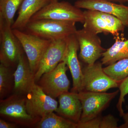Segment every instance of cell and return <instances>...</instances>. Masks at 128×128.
<instances>
[{"label": "cell", "instance_id": "cell-1", "mask_svg": "<svg viewBox=\"0 0 128 128\" xmlns=\"http://www.w3.org/2000/svg\"><path fill=\"white\" fill-rule=\"evenodd\" d=\"M76 22L72 21L43 19L31 20L24 30L28 33L48 40L65 39L74 34Z\"/></svg>", "mask_w": 128, "mask_h": 128}, {"label": "cell", "instance_id": "cell-2", "mask_svg": "<svg viewBox=\"0 0 128 128\" xmlns=\"http://www.w3.org/2000/svg\"><path fill=\"white\" fill-rule=\"evenodd\" d=\"M0 116L5 120L27 128H35L40 120L28 112L25 96L15 94L0 100Z\"/></svg>", "mask_w": 128, "mask_h": 128}, {"label": "cell", "instance_id": "cell-3", "mask_svg": "<svg viewBox=\"0 0 128 128\" xmlns=\"http://www.w3.org/2000/svg\"><path fill=\"white\" fill-rule=\"evenodd\" d=\"M43 19L72 21L82 24L84 22V12L70 2H59L58 0H52L34 14L30 21Z\"/></svg>", "mask_w": 128, "mask_h": 128}, {"label": "cell", "instance_id": "cell-4", "mask_svg": "<svg viewBox=\"0 0 128 128\" xmlns=\"http://www.w3.org/2000/svg\"><path fill=\"white\" fill-rule=\"evenodd\" d=\"M84 14L83 28L96 34L103 33L118 36L125 28L120 20L111 14L92 10L85 11Z\"/></svg>", "mask_w": 128, "mask_h": 128}, {"label": "cell", "instance_id": "cell-5", "mask_svg": "<svg viewBox=\"0 0 128 128\" xmlns=\"http://www.w3.org/2000/svg\"><path fill=\"white\" fill-rule=\"evenodd\" d=\"M119 92L118 90L110 93L86 91L78 92L82 107L80 122L88 121L101 115Z\"/></svg>", "mask_w": 128, "mask_h": 128}, {"label": "cell", "instance_id": "cell-6", "mask_svg": "<svg viewBox=\"0 0 128 128\" xmlns=\"http://www.w3.org/2000/svg\"><path fill=\"white\" fill-rule=\"evenodd\" d=\"M102 62L87 65L82 69V91L106 92L118 87L121 82L113 80L104 72Z\"/></svg>", "mask_w": 128, "mask_h": 128}, {"label": "cell", "instance_id": "cell-7", "mask_svg": "<svg viewBox=\"0 0 128 128\" xmlns=\"http://www.w3.org/2000/svg\"><path fill=\"white\" fill-rule=\"evenodd\" d=\"M68 69L65 62H60L51 71L44 73L36 83L46 94L53 98L68 92L70 82L66 74Z\"/></svg>", "mask_w": 128, "mask_h": 128}, {"label": "cell", "instance_id": "cell-8", "mask_svg": "<svg viewBox=\"0 0 128 128\" xmlns=\"http://www.w3.org/2000/svg\"><path fill=\"white\" fill-rule=\"evenodd\" d=\"M12 32L20 43L31 70L35 75L41 58L52 41L41 38L22 30L12 29Z\"/></svg>", "mask_w": 128, "mask_h": 128}, {"label": "cell", "instance_id": "cell-9", "mask_svg": "<svg viewBox=\"0 0 128 128\" xmlns=\"http://www.w3.org/2000/svg\"><path fill=\"white\" fill-rule=\"evenodd\" d=\"M0 62L8 67H16L24 50L12 27L0 23Z\"/></svg>", "mask_w": 128, "mask_h": 128}, {"label": "cell", "instance_id": "cell-10", "mask_svg": "<svg viewBox=\"0 0 128 128\" xmlns=\"http://www.w3.org/2000/svg\"><path fill=\"white\" fill-rule=\"evenodd\" d=\"M25 96L28 112L38 119L56 112L58 108V102L55 98L46 94L36 83Z\"/></svg>", "mask_w": 128, "mask_h": 128}, {"label": "cell", "instance_id": "cell-11", "mask_svg": "<svg viewBox=\"0 0 128 128\" xmlns=\"http://www.w3.org/2000/svg\"><path fill=\"white\" fill-rule=\"evenodd\" d=\"M74 34L79 43L80 59L87 65L95 64L106 50L102 46L97 34L84 28L76 30Z\"/></svg>", "mask_w": 128, "mask_h": 128}, {"label": "cell", "instance_id": "cell-12", "mask_svg": "<svg viewBox=\"0 0 128 128\" xmlns=\"http://www.w3.org/2000/svg\"><path fill=\"white\" fill-rule=\"evenodd\" d=\"M80 48L78 40L74 34L66 39L65 52L62 61L65 62L71 73L73 80L72 92H79L82 91V69L78 59L77 52Z\"/></svg>", "mask_w": 128, "mask_h": 128}, {"label": "cell", "instance_id": "cell-13", "mask_svg": "<svg viewBox=\"0 0 128 128\" xmlns=\"http://www.w3.org/2000/svg\"><path fill=\"white\" fill-rule=\"evenodd\" d=\"M67 38L51 41L41 58L34 75L36 83L44 74L52 70L62 62L66 49Z\"/></svg>", "mask_w": 128, "mask_h": 128}, {"label": "cell", "instance_id": "cell-14", "mask_svg": "<svg viewBox=\"0 0 128 128\" xmlns=\"http://www.w3.org/2000/svg\"><path fill=\"white\" fill-rule=\"evenodd\" d=\"M74 6L80 9L96 10L111 14L128 27V6L116 4L110 0H78Z\"/></svg>", "mask_w": 128, "mask_h": 128}, {"label": "cell", "instance_id": "cell-15", "mask_svg": "<svg viewBox=\"0 0 128 128\" xmlns=\"http://www.w3.org/2000/svg\"><path fill=\"white\" fill-rule=\"evenodd\" d=\"M24 52L21 54L14 73V86L13 94L25 95L36 83L34 74L30 68Z\"/></svg>", "mask_w": 128, "mask_h": 128}, {"label": "cell", "instance_id": "cell-16", "mask_svg": "<svg viewBox=\"0 0 128 128\" xmlns=\"http://www.w3.org/2000/svg\"><path fill=\"white\" fill-rule=\"evenodd\" d=\"M59 106L55 112L60 116L77 124L80 120L82 105L78 92H65L58 97Z\"/></svg>", "mask_w": 128, "mask_h": 128}, {"label": "cell", "instance_id": "cell-17", "mask_svg": "<svg viewBox=\"0 0 128 128\" xmlns=\"http://www.w3.org/2000/svg\"><path fill=\"white\" fill-rule=\"evenodd\" d=\"M51 0H24L18 9L17 18L12 25V29L24 30L32 17Z\"/></svg>", "mask_w": 128, "mask_h": 128}, {"label": "cell", "instance_id": "cell-18", "mask_svg": "<svg viewBox=\"0 0 128 128\" xmlns=\"http://www.w3.org/2000/svg\"><path fill=\"white\" fill-rule=\"evenodd\" d=\"M102 64L107 66L128 58V39L122 40L116 38L114 44L102 53Z\"/></svg>", "mask_w": 128, "mask_h": 128}, {"label": "cell", "instance_id": "cell-19", "mask_svg": "<svg viewBox=\"0 0 128 128\" xmlns=\"http://www.w3.org/2000/svg\"><path fill=\"white\" fill-rule=\"evenodd\" d=\"M76 123L52 112L42 118L35 128H76Z\"/></svg>", "mask_w": 128, "mask_h": 128}, {"label": "cell", "instance_id": "cell-20", "mask_svg": "<svg viewBox=\"0 0 128 128\" xmlns=\"http://www.w3.org/2000/svg\"><path fill=\"white\" fill-rule=\"evenodd\" d=\"M24 0H0V23L11 26L16 12Z\"/></svg>", "mask_w": 128, "mask_h": 128}, {"label": "cell", "instance_id": "cell-21", "mask_svg": "<svg viewBox=\"0 0 128 128\" xmlns=\"http://www.w3.org/2000/svg\"><path fill=\"white\" fill-rule=\"evenodd\" d=\"M13 68L0 64V99L7 98L13 92L14 86Z\"/></svg>", "mask_w": 128, "mask_h": 128}, {"label": "cell", "instance_id": "cell-22", "mask_svg": "<svg viewBox=\"0 0 128 128\" xmlns=\"http://www.w3.org/2000/svg\"><path fill=\"white\" fill-rule=\"evenodd\" d=\"M108 76L113 80L121 82L128 76V58L118 60L103 68Z\"/></svg>", "mask_w": 128, "mask_h": 128}, {"label": "cell", "instance_id": "cell-23", "mask_svg": "<svg viewBox=\"0 0 128 128\" xmlns=\"http://www.w3.org/2000/svg\"><path fill=\"white\" fill-rule=\"evenodd\" d=\"M118 88L120 92V96L117 103L116 107L120 116L122 117L124 112L122 108L123 104L124 102L125 96L128 94V76L121 81Z\"/></svg>", "mask_w": 128, "mask_h": 128}, {"label": "cell", "instance_id": "cell-24", "mask_svg": "<svg viewBox=\"0 0 128 128\" xmlns=\"http://www.w3.org/2000/svg\"><path fill=\"white\" fill-rule=\"evenodd\" d=\"M118 119L111 114H108L101 118L100 128H118Z\"/></svg>", "mask_w": 128, "mask_h": 128}, {"label": "cell", "instance_id": "cell-25", "mask_svg": "<svg viewBox=\"0 0 128 128\" xmlns=\"http://www.w3.org/2000/svg\"><path fill=\"white\" fill-rule=\"evenodd\" d=\"M19 126L15 123L7 121L2 118L0 119V128H16Z\"/></svg>", "mask_w": 128, "mask_h": 128}, {"label": "cell", "instance_id": "cell-26", "mask_svg": "<svg viewBox=\"0 0 128 128\" xmlns=\"http://www.w3.org/2000/svg\"><path fill=\"white\" fill-rule=\"evenodd\" d=\"M124 120V123L118 127L120 128H128V112L124 114L122 116Z\"/></svg>", "mask_w": 128, "mask_h": 128}, {"label": "cell", "instance_id": "cell-27", "mask_svg": "<svg viewBox=\"0 0 128 128\" xmlns=\"http://www.w3.org/2000/svg\"><path fill=\"white\" fill-rule=\"evenodd\" d=\"M110 0L119 2L120 3H123V2H126L127 1V0Z\"/></svg>", "mask_w": 128, "mask_h": 128}, {"label": "cell", "instance_id": "cell-28", "mask_svg": "<svg viewBox=\"0 0 128 128\" xmlns=\"http://www.w3.org/2000/svg\"><path fill=\"white\" fill-rule=\"evenodd\" d=\"M127 2H128V0H127Z\"/></svg>", "mask_w": 128, "mask_h": 128}, {"label": "cell", "instance_id": "cell-29", "mask_svg": "<svg viewBox=\"0 0 128 128\" xmlns=\"http://www.w3.org/2000/svg\"></svg>", "mask_w": 128, "mask_h": 128}]
</instances>
